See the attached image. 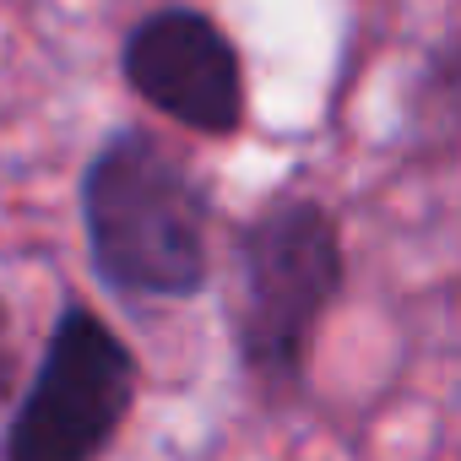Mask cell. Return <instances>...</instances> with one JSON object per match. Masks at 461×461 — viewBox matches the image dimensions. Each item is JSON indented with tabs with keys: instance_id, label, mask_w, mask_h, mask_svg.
Segmentation results:
<instances>
[{
	"instance_id": "3",
	"label": "cell",
	"mask_w": 461,
	"mask_h": 461,
	"mask_svg": "<svg viewBox=\"0 0 461 461\" xmlns=\"http://www.w3.org/2000/svg\"><path fill=\"white\" fill-rule=\"evenodd\" d=\"M136 353L82 299L60 304L6 423V461H98L136 407Z\"/></svg>"
},
{
	"instance_id": "4",
	"label": "cell",
	"mask_w": 461,
	"mask_h": 461,
	"mask_svg": "<svg viewBox=\"0 0 461 461\" xmlns=\"http://www.w3.org/2000/svg\"><path fill=\"white\" fill-rule=\"evenodd\" d=\"M120 77L147 109L212 141L240 136L250 120L245 55L212 12L195 6H158L136 17L120 39Z\"/></svg>"
},
{
	"instance_id": "2",
	"label": "cell",
	"mask_w": 461,
	"mask_h": 461,
	"mask_svg": "<svg viewBox=\"0 0 461 461\" xmlns=\"http://www.w3.org/2000/svg\"><path fill=\"white\" fill-rule=\"evenodd\" d=\"M342 283L348 256L331 206L304 190L267 195L234 240V310H228L234 358L261 396H294L304 385L321 321Z\"/></svg>"
},
{
	"instance_id": "1",
	"label": "cell",
	"mask_w": 461,
	"mask_h": 461,
	"mask_svg": "<svg viewBox=\"0 0 461 461\" xmlns=\"http://www.w3.org/2000/svg\"><path fill=\"white\" fill-rule=\"evenodd\" d=\"M93 277L136 304H179L212 283V195L147 125L98 141L77 185Z\"/></svg>"
},
{
	"instance_id": "5",
	"label": "cell",
	"mask_w": 461,
	"mask_h": 461,
	"mask_svg": "<svg viewBox=\"0 0 461 461\" xmlns=\"http://www.w3.org/2000/svg\"><path fill=\"white\" fill-rule=\"evenodd\" d=\"M12 380H17V353H12V310L0 304V396L12 391Z\"/></svg>"
}]
</instances>
